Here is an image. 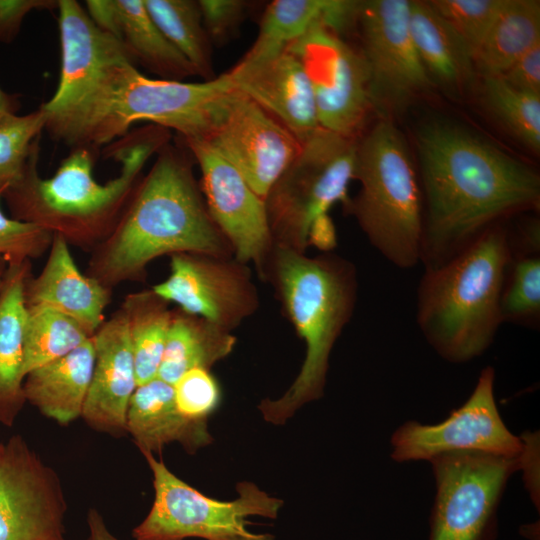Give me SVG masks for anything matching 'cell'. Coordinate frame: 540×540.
I'll list each match as a JSON object with an SVG mask.
<instances>
[{
  "instance_id": "74e56055",
  "label": "cell",
  "mask_w": 540,
  "mask_h": 540,
  "mask_svg": "<svg viewBox=\"0 0 540 540\" xmlns=\"http://www.w3.org/2000/svg\"><path fill=\"white\" fill-rule=\"evenodd\" d=\"M52 237L49 230L9 218L0 209V256L8 264L39 256L51 244Z\"/></svg>"
},
{
  "instance_id": "9c48e42d",
  "label": "cell",
  "mask_w": 540,
  "mask_h": 540,
  "mask_svg": "<svg viewBox=\"0 0 540 540\" xmlns=\"http://www.w3.org/2000/svg\"><path fill=\"white\" fill-rule=\"evenodd\" d=\"M141 453L153 475L154 501L132 530L134 540H274L272 534L251 532L247 518L276 519L283 500L248 481L237 484L236 499H213L177 477L153 453Z\"/></svg>"
},
{
  "instance_id": "60d3db41",
  "label": "cell",
  "mask_w": 540,
  "mask_h": 540,
  "mask_svg": "<svg viewBox=\"0 0 540 540\" xmlns=\"http://www.w3.org/2000/svg\"><path fill=\"white\" fill-rule=\"evenodd\" d=\"M499 76L517 89L540 94V43L524 53Z\"/></svg>"
},
{
  "instance_id": "3957f363",
  "label": "cell",
  "mask_w": 540,
  "mask_h": 540,
  "mask_svg": "<svg viewBox=\"0 0 540 540\" xmlns=\"http://www.w3.org/2000/svg\"><path fill=\"white\" fill-rule=\"evenodd\" d=\"M156 155L92 263L91 277L107 288L139 277L148 263L162 255L234 256L209 214L192 156L169 143Z\"/></svg>"
},
{
  "instance_id": "5b68a950",
  "label": "cell",
  "mask_w": 540,
  "mask_h": 540,
  "mask_svg": "<svg viewBox=\"0 0 540 540\" xmlns=\"http://www.w3.org/2000/svg\"><path fill=\"white\" fill-rule=\"evenodd\" d=\"M259 276L271 283L306 346L288 390L258 405L265 421L282 425L303 405L323 396L331 351L355 308L357 271L351 261L330 251L310 257L273 245Z\"/></svg>"
},
{
  "instance_id": "7402d4cb",
  "label": "cell",
  "mask_w": 540,
  "mask_h": 540,
  "mask_svg": "<svg viewBox=\"0 0 540 540\" xmlns=\"http://www.w3.org/2000/svg\"><path fill=\"white\" fill-rule=\"evenodd\" d=\"M57 9L60 76L55 93L45 102L48 105L66 100L104 65L121 59L132 61L123 44L101 30L78 1L58 0Z\"/></svg>"
},
{
  "instance_id": "7c38bea8",
  "label": "cell",
  "mask_w": 540,
  "mask_h": 540,
  "mask_svg": "<svg viewBox=\"0 0 540 540\" xmlns=\"http://www.w3.org/2000/svg\"><path fill=\"white\" fill-rule=\"evenodd\" d=\"M495 370L485 367L467 401L438 424L408 421L391 436V458L404 463L427 460L450 452H482L509 458L523 450L499 413L494 395Z\"/></svg>"
},
{
  "instance_id": "e0dca14e",
  "label": "cell",
  "mask_w": 540,
  "mask_h": 540,
  "mask_svg": "<svg viewBox=\"0 0 540 540\" xmlns=\"http://www.w3.org/2000/svg\"><path fill=\"white\" fill-rule=\"evenodd\" d=\"M199 165L200 188L211 218L234 257L260 274L272 249L265 201L242 175L203 140H183Z\"/></svg>"
},
{
  "instance_id": "836d02e7",
  "label": "cell",
  "mask_w": 540,
  "mask_h": 540,
  "mask_svg": "<svg viewBox=\"0 0 540 540\" xmlns=\"http://www.w3.org/2000/svg\"><path fill=\"white\" fill-rule=\"evenodd\" d=\"M483 98L496 120L521 144L540 151V94L511 86L501 76L483 77Z\"/></svg>"
},
{
  "instance_id": "e575fe53",
  "label": "cell",
  "mask_w": 540,
  "mask_h": 540,
  "mask_svg": "<svg viewBox=\"0 0 540 540\" xmlns=\"http://www.w3.org/2000/svg\"><path fill=\"white\" fill-rule=\"evenodd\" d=\"M45 114L39 107L26 115L0 117V194L23 176L29 156L45 128Z\"/></svg>"
},
{
  "instance_id": "4316f807",
  "label": "cell",
  "mask_w": 540,
  "mask_h": 540,
  "mask_svg": "<svg viewBox=\"0 0 540 540\" xmlns=\"http://www.w3.org/2000/svg\"><path fill=\"white\" fill-rule=\"evenodd\" d=\"M236 342L231 331L202 317L173 312L157 378L173 385L191 369L209 370L233 351Z\"/></svg>"
},
{
  "instance_id": "d590c367",
  "label": "cell",
  "mask_w": 540,
  "mask_h": 540,
  "mask_svg": "<svg viewBox=\"0 0 540 540\" xmlns=\"http://www.w3.org/2000/svg\"><path fill=\"white\" fill-rule=\"evenodd\" d=\"M428 3L463 40L474 57L505 0H432Z\"/></svg>"
},
{
  "instance_id": "ffe728a7",
  "label": "cell",
  "mask_w": 540,
  "mask_h": 540,
  "mask_svg": "<svg viewBox=\"0 0 540 540\" xmlns=\"http://www.w3.org/2000/svg\"><path fill=\"white\" fill-rule=\"evenodd\" d=\"M27 307H42L60 312L79 323L90 336L103 324L109 291L97 279L82 274L74 262L68 241L54 233L51 250L43 270L28 280Z\"/></svg>"
},
{
  "instance_id": "83f0119b",
  "label": "cell",
  "mask_w": 540,
  "mask_h": 540,
  "mask_svg": "<svg viewBox=\"0 0 540 540\" xmlns=\"http://www.w3.org/2000/svg\"><path fill=\"white\" fill-rule=\"evenodd\" d=\"M540 43V2L505 0L497 18L474 54L475 71L499 76Z\"/></svg>"
},
{
  "instance_id": "f35d334b",
  "label": "cell",
  "mask_w": 540,
  "mask_h": 540,
  "mask_svg": "<svg viewBox=\"0 0 540 540\" xmlns=\"http://www.w3.org/2000/svg\"><path fill=\"white\" fill-rule=\"evenodd\" d=\"M203 23L210 40L222 43L243 20L247 3L241 0H199Z\"/></svg>"
},
{
  "instance_id": "d4e9b609",
  "label": "cell",
  "mask_w": 540,
  "mask_h": 540,
  "mask_svg": "<svg viewBox=\"0 0 540 540\" xmlns=\"http://www.w3.org/2000/svg\"><path fill=\"white\" fill-rule=\"evenodd\" d=\"M411 36L431 81L446 89L467 88L475 75L473 56L428 1H410Z\"/></svg>"
},
{
  "instance_id": "7bdbcfd3",
  "label": "cell",
  "mask_w": 540,
  "mask_h": 540,
  "mask_svg": "<svg viewBox=\"0 0 540 540\" xmlns=\"http://www.w3.org/2000/svg\"><path fill=\"white\" fill-rule=\"evenodd\" d=\"M88 536L86 540H120L108 529L103 516L95 508L87 513Z\"/></svg>"
},
{
  "instance_id": "603a6c76",
  "label": "cell",
  "mask_w": 540,
  "mask_h": 540,
  "mask_svg": "<svg viewBox=\"0 0 540 540\" xmlns=\"http://www.w3.org/2000/svg\"><path fill=\"white\" fill-rule=\"evenodd\" d=\"M29 260L8 264L0 291V424L12 427L26 399L23 392L25 289Z\"/></svg>"
},
{
  "instance_id": "b9f144b4",
  "label": "cell",
  "mask_w": 540,
  "mask_h": 540,
  "mask_svg": "<svg viewBox=\"0 0 540 540\" xmlns=\"http://www.w3.org/2000/svg\"><path fill=\"white\" fill-rule=\"evenodd\" d=\"M539 433L526 432L521 437L523 450L519 457L525 486L532 502L539 509Z\"/></svg>"
},
{
  "instance_id": "ab89813d",
  "label": "cell",
  "mask_w": 540,
  "mask_h": 540,
  "mask_svg": "<svg viewBox=\"0 0 540 540\" xmlns=\"http://www.w3.org/2000/svg\"><path fill=\"white\" fill-rule=\"evenodd\" d=\"M57 8L58 0H0V42H13L31 11Z\"/></svg>"
},
{
  "instance_id": "2e32d148",
  "label": "cell",
  "mask_w": 540,
  "mask_h": 540,
  "mask_svg": "<svg viewBox=\"0 0 540 540\" xmlns=\"http://www.w3.org/2000/svg\"><path fill=\"white\" fill-rule=\"evenodd\" d=\"M170 269L153 292L223 329L232 331L259 307L250 268L234 256L178 253Z\"/></svg>"
},
{
  "instance_id": "5bb4252c",
  "label": "cell",
  "mask_w": 540,
  "mask_h": 540,
  "mask_svg": "<svg viewBox=\"0 0 540 540\" xmlns=\"http://www.w3.org/2000/svg\"><path fill=\"white\" fill-rule=\"evenodd\" d=\"M56 471L19 434L0 441V540H66Z\"/></svg>"
},
{
  "instance_id": "4fadbf2b",
  "label": "cell",
  "mask_w": 540,
  "mask_h": 540,
  "mask_svg": "<svg viewBox=\"0 0 540 540\" xmlns=\"http://www.w3.org/2000/svg\"><path fill=\"white\" fill-rule=\"evenodd\" d=\"M287 49L299 59L310 81L320 127L358 138L371 109L361 53L322 23L314 24Z\"/></svg>"
},
{
  "instance_id": "30bf717a",
  "label": "cell",
  "mask_w": 540,
  "mask_h": 540,
  "mask_svg": "<svg viewBox=\"0 0 540 540\" xmlns=\"http://www.w3.org/2000/svg\"><path fill=\"white\" fill-rule=\"evenodd\" d=\"M519 457L459 451L432 458L436 495L428 540H496L498 507L520 470Z\"/></svg>"
},
{
  "instance_id": "52a82bcc",
  "label": "cell",
  "mask_w": 540,
  "mask_h": 540,
  "mask_svg": "<svg viewBox=\"0 0 540 540\" xmlns=\"http://www.w3.org/2000/svg\"><path fill=\"white\" fill-rule=\"evenodd\" d=\"M360 190L343 204L370 244L391 264L420 262L423 197L408 144L389 119H380L356 144Z\"/></svg>"
},
{
  "instance_id": "277c9868",
  "label": "cell",
  "mask_w": 540,
  "mask_h": 540,
  "mask_svg": "<svg viewBox=\"0 0 540 540\" xmlns=\"http://www.w3.org/2000/svg\"><path fill=\"white\" fill-rule=\"evenodd\" d=\"M170 138V130L148 124L110 143L105 156L118 161L121 170L105 184L94 178L93 149L87 147L73 148L52 177L41 178L37 143L22 178L3 196L13 219L39 225L67 241L110 234L140 182L146 162Z\"/></svg>"
},
{
  "instance_id": "8fae6325",
  "label": "cell",
  "mask_w": 540,
  "mask_h": 540,
  "mask_svg": "<svg viewBox=\"0 0 540 540\" xmlns=\"http://www.w3.org/2000/svg\"><path fill=\"white\" fill-rule=\"evenodd\" d=\"M409 11V0L360 1L358 8L370 105L383 119L403 112L433 85L411 36Z\"/></svg>"
},
{
  "instance_id": "8992f818",
  "label": "cell",
  "mask_w": 540,
  "mask_h": 540,
  "mask_svg": "<svg viewBox=\"0 0 540 540\" xmlns=\"http://www.w3.org/2000/svg\"><path fill=\"white\" fill-rule=\"evenodd\" d=\"M509 256L508 228L502 222L447 263L424 269L416 321L442 359L465 363L493 343L502 324L499 300Z\"/></svg>"
},
{
  "instance_id": "f6af8a7d",
  "label": "cell",
  "mask_w": 540,
  "mask_h": 540,
  "mask_svg": "<svg viewBox=\"0 0 540 540\" xmlns=\"http://www.w3.org/2000/svg\"><path fill=\"white\" fill-rule=\"evenodd\" d=\"M5 264H6V260L0 256V291L2 289V286H3V282H4V278H5V273H6V267H5Z\"/></svg>"
},
{
  "instance_id": "d6986e66",
  "label": "cell",
  "mask_w": 540,
  "mask_h": 540,
  "mask_svg": "<svg viewBox=\"0 0 540 540\" xmlns=\"http://www.w3.org/2000/svg\"><path fill=\"white\" fill-rule=\"evenodd\" d=\"M95 363L81 417L93 429L122 436L130 399L136 389L133 353L123 310L92 336Z\"/></svg>"
},
{
  "instance_id": "f1b7e54d",
  "label": "cell",
  "mask_w": 540,
  "mask_h": 540,
  "mask_svg": "<svg viewBox=\"0 0 540 540\" xmlns=\"http://www.w3.org/2000/svg\"><path fill=\"white\" fill-rule=\"evenodd\" d=\"M136 386L157 378L173 317L167 301L151 291L131 294L125 300Z\"/></svg>"
},
{
  "instance_id": "6da1fadb",
  "label": "cell",
  "mask_w": 540,
  "mask_h": 540,
  "mask_svg": "<svg viewBox=\"0 0 540 540\" xmlns=\"http://www.w3.org/2000/svg\"><path fill=\"white\" fill-rule=\"evenodd\" d=\"M416 146L424 269L447 263L505 218L538 209V172L462 124L431 119Z\"/></svg>"
},
{
  "instance_id": "44dd1931",
  "label": "cell",
  "mask_w": 540,
  "mask_h": 540,
  "mask_svg": "<svg viewBox=\"0 0 540 540\" xmlns=\"http://www.w3.org/2000/svg\"><path fill=\"white\" fill-rule=\"evenodd\" d=\"M126 429L140 452L161 453L165 445L177 442L194 454L213 442L207 421L184 416L176 406L173 385L159 378L136 387Z\"/></svg>"
},
{
  "instance_id": "9a60e30c",
  "label": "cell",
  "mask_w": 540,
  "mask_h": 540,
  "mask_svg": "<svg viewBox=\"0 0 540 540\" xmlns=\"http://www.w3.org/2000/svg\"><path fill=\"white\" fill-rule=\"evenodd\" d=\"M203 141L263 199L301 148L290 131L235 87L224 97Z\"/></svg>"
},
{
  "instance_id": "f546056e",
  "label": "cell",
  "mask_w": 540,
  "mask_h": 540,
  "mask_svg": "<svg viewBox=\"0 0 540 540\" xmlns=\"http://www.w3.org/2000/svg\"><path fill=\"white\" fill-rule=\"evenodd\" d=\"M146 9L169 42L205 81L215 78L210 38L198 1L144 0Z\"/></svg>"
},
{
  "instance_id": "484cf974",
  "label": "cell",
  "mask_w": 540,
  "mask_h": 540,
  "mask_svg": "<svg viewBox=\"0 0 540 540\" xmlns=\"http://www.w3.org/2000/svg\"><path fill=\"white\" fill-rule=\"evenodd\" d=\"M112 36L130 58L159 79L182 81L196 75L189 61L169 42L149 15L144 0H112Z\"/></svg>"
},
{
  "instance_id": "8d00e7d4",
  "label": "cell",
  "mask_w": 540,
  "mask_h": 540,
  "mask_svg": "<svg viewBox=\"0 0 540 540\" xmlns=\"http://www.w3.org/2000/svg\"><path fill=\"white\" fill-rule=\"evenodd\" d=\"M178 410L194 420H206L218 407L221 392L218 382L207 369L194 368L184 373L174 384Z\"/></svg>"
},
{
  "instance_id": "cb8c5ba5",
  "label": "cell",
  "mask_w": 540,
  "mask_h": 540,
  "mask_svg": "<svg viewBox=\"0 0 540 540\" xmlns=\"http://www.w3.org/2000/svg\"><path fill=\"white\" fill-rule=\"evenodd\" d=\"M95 363L91 338L65 356L30 371L23 382L26 401L58 424L81 417Z\"/></svg>"
},
{
  "instance_id": "ac0fdd59",
  "label": "cell",
  "mask_w": 540,
  "mask_h": 540,
  "mask_svg": "<svg viewBox=\"0 0 540 540\" xmlns=\"http://www.w3.org/2000/svg\"><path fill=\"white\" fill-rule=\"evenodd\" d=\"M233 86L256 102L302 143L320 127L310 81L287 48L253 60L242 59L227 72Z\"/></svg>"
},
{
  "instance_id": "d6a6232c",
  "label": "cell",
  "mask_w": 540,
  "mask_h": 540,
  "mask_svg": "<svg viewBox=\"0 0 540 540\" xmlns=\"http://www.w3.org/2000/svg\"><path fill=\"white\" fill-rule=\"evenodd\" d=\"M23 339V372L65 356L92 338L72 318L42 307H27Z\"/></svg>"
},
{
  "instance_id": "4dcf8cb0",
  "label": "cell",
  "mask_w": 540,
  "mask_h": 540,
  "mask_svg": "<svg viewBox=\"0 0 540 540\" xmlns=\"http://www.w3.org/2000/svg\"><path fill=\"white\" fill-rule=\"evenodd\" d=\"M509 235V234H508ZM499 300L502 323L540 325V245L511 242Z\"/></svg>"
},
{
  "instance_id": "7a4b0ae2",
  "label": "cell",
  "mask_w": 540,
  "mask_h": 540,
  "mask_svg": "<svg viewBox=\"0 0 540 540\" xmlns=\"http://www.w3.org/2000/svg\"><path fill=\"white\" fill-rule=\"evenodd\" d=\"M233 88L228 73L196 83L153 79L121 59L101 67L63 102L40 108L44 130L72 149L110 144L138 121L172 129L182 140H205Z\"/></svg>"
},
{
  "instance_id": "1f68e13d",
  "label": "cell",
  "mask_w": 540,
  "mask_h": 540,
  "mask_svg": "<svg viewBox=\"0 0 540 540\" xmlns=\"http://www.w3.org/2000/svg\"><path fill=\"white\" fill-rule=\"evenodd\" d=\"M332 0H275L264 11L257 39L243 59L279 53L314 24H324Z\"/></svg>"
},
{
  "instance_id": "ee69618b",
  "label": "cell",
  "mask_w": 540,
  "mask_h": 540,
  "mask_svg": "<svg viewBox=\"0 0 540 540\" xmlns=\"http://www.w3.org/2000/svg\"><path fill=\"white\" fill-rule=\"evenodd\" d=\"M19 107V95L7 93L0 87V117L7 114H16Z\"/></svg>"
},
{
  "instance_id": "ba28073f",
  "label": "cell",
  "mask_w": 540,
  "mask_h": 540,
  "mask_svg": "<svg viewBox=\"0 0 540 540\" xmlns=\"http://www.w3.org/2000/svg\"><path fill=\"white\" fill-rule=\"evenodd\" d=\"M356 144L357 138L323 128L301 143L264 198L273 245L306 253L314 225L335 203L349 198Z\"/></svg>"
}]
</instances>
